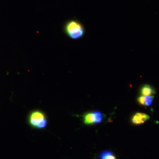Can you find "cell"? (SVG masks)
I'll return each mask as SVG.
<instances>
[{
  "mask_svg": "<svg viewBox=\"0 0 159 159\" xmlns=\"http://www.w3.org/2000/svg\"><path fill=\"white\" fill-rule=\"evenodd\" d=\"M64 31L67 36L74 39L81 38L85 33V29L82 24L75 20L68 21L64 26Z\"/></svg>",
  "mask_w": 159,
  "mask_h": 159,
  "instance_id": "cell-1",
  "label": "cell"
},
{
  "mask_svg": "<svg viewBox=\"0 0 159 159\" xmlns=\"http://www.w3.org/2000/svg\"><path fill=\"white\" fill-rule=\"evenodd\" d=\"M29 123L34 128H44L47 126L48 121L45 114L42 111H34L31 112L29 117Z\"/></svg>",
  "mask_w": 159,
  "mask_h": 159,
  "instance_id": "cell-2",
  "label": "cell"
},
{
  "mask_svg": "<svg viewBox=\"0 0 159 159\" xmlns=\"http://www.w3.org/2000/svg\"><path fill=\"white\" fill-rule=\"evenodd\" d=\"M150 118L148 115L143 113L137 112L134 114L131 119V122L134 125L143 124Z\"/></svg>",
  "mask_w": 159,
  "mask_h": 159,
  "instance_id": "cell-3",
  "label": "cell"
},
{
  "mask_svg": "<svg viewBox=\"0 0 159 159\" xmlns=\"http://www.w3.org/2000/svg\"><path fill=\"white\" fill-rule=\"evenodd\" d=\"M140 93L143 96H153L156 93V91L151 86L145 84L141 88Z\"/></svg>",
  "mask_w": 159,
  "mask_h": 159,
  "instance_id": "cell-4",
  "label": "cell"
},
{
  "mask_svg": "<svg viewBox=\"0 0 159 159\" xmlns=\"http://www.w3.org/2000/svg\"><path fill=\"white\" fill-rule=\"evenodd\" d=\"M83 120L86 125H90L94 124L93 119V113H85L83 116Z\"/></svg>",
  "mask_w": 159,
  "mask_h": 159,
  "instance_id": "cell-5",
  "label": "cell"
},
{
  "mask_svg": "<svg viewBox=\"0 0 159 159\" xmlns=\"http://www.w3.org/2000/svg\"><path fill=\"white\" fill-rule=\"evenodd\" d=\"M99 159H116V158L110 151L106 150L99 154Z\"/></svg>",
  "mask_w": 159,
  "mask_h": 159,
  "instance_id": "cell-6",
  "label": "cell"
},
{
  "mask_svg": "<svg viewBox=\"0 0 159 159\" xmlns=\"http://www.w3.org/2000/svg\"><path fill=\"white\" fill-rule=\"evenodd\" d=\"M93 119L94 124H99L101 123L103 120V116L102 113L99 111L93 112Z\"/></svg>",
  "mask_w": 159,
  "mask_h": 159,
  "instance_id": "cell-7",
  "label": "cell"
},
{
  "mask_svg": "<svg viewBox=\"0 0 159 159\" xmlns=\"http://www.w3.org/2000/svg\"><path fill=\"white\" fill-rule=\"evenodd\" d=\"M154 97V96H145V106H150L153 102Z\"/></svg>",
  "mask_w": 159,
  "mask_h": 159,
  "instance_id": "cell-8",
  "label": "cell"
},
{
  "mask_svg": "<svg viewBox=\"0 0 159 159\" xmlns=\"http://www.w3.org/2000/svg\"><path fill=\"white\" fill-rule=\"evenodd\" d=\"M137 101L140 105L145 106V96H142V95L140 96L137 99Z\"/></svg>",
  "mask_w": 159,
  "mask_h": 159,
  "instance_id": "cell-9",
  "label": "cell"
}]
</instances>
